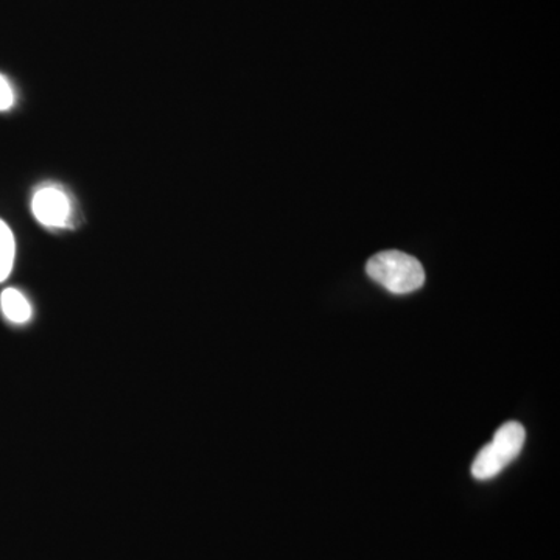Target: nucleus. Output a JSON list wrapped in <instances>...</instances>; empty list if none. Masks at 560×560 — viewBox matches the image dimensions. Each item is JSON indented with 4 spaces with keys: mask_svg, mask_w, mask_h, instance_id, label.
<instances>
[{
    "mask_svg": "<svg viewBox=\"0 0 560 560\" xmlns=\"http://www.w3.org/2000/svg\"><path fill=\"white\" fill-rule=\"evenodd\" d=\"M14 103L13 90H11L9 80L0 75V110L10 109Z\"/></svg>",
    "mask_w": 560,
    "mask_h": 560,
    "instance_id": "nucleus-6",
    "label": "nucleus"
},
{
    "mask_svg": "<svg viewBox=\"0 0 560 560\" xmlns=\"http://www.w3.org/2000/svg\"><path fill=\"white\" fill-rule=\"evenodd\" d=\"M368 275L390 293L408 294L425 282V271L415 257L400 250H383L368 260Z\"/></svg>",
    "mask_w": 560,
    "mask_h": 560,
    "instance_id": "nucleus-1",
    "label": "nucleus"
},
{
    "mask_svg": "<svg viewBox=\"0 0 560 560\" xmlns=\"http://www.w3.org/2000/svg\"><path fill=\"white\" fill-rule=\"evenodd\" d=\"M14 256H16V243L9 224L0 220V282L9 278L13 270Z\"/></svg>",
    "mask_w": 560,
    "mask_h": 560,
    "instance_id": "nucleus-5",
    "label": "nucleus"
},
{
    "mask_svg": "<svg viewBox=\"0 0 560 560\" xmlns=\"http://www.w3.org/2000/svg\"><path fill=\"white\" fill-rule=\"evenodd\" d=\"M33 215L47 228H65L70 217V202L58 187H43L32 202Z\"/></svg>",
    "mask_w": 560,
    "mask_h": 560,
    "instance_id": "nucleus-3",
    "label": "nucleus"
},
{
    "mask_svg": "<svg viewBox=\"0 0 560 560\" xmlns=\"http://www.w3.org/2000/svg\"><path fill=\"white\" fill-rule=\"evenodd\" d=\"M526 431L522 423L508 422L493 434L492 442L478 452L471 464V475L477 480L486 481L497 477L504 467L521 455L525 445Z\"/></svg>",
    "mask_w": 560,
    "mask_h": 560,
    "instance_id": "nucleus-2",
    "label": "nucleus"
},
{
    "mask_svg": "<svg viewBox=\"0 0 560 560\" xmlns=\"http://www.w3.org/2000/svg\"><path fill=\"white\" fill-rule=\"evenodd\" d=\"M3 316L14 324H24L32 318V305L27 298L16 289L3 290L0 296Z\"/></svg>",
    "mask_w": 560,
    "mask_h": 560,
    "instance_id": "nucleus-4",
    "label": "nucleus"
}]
</instances>
